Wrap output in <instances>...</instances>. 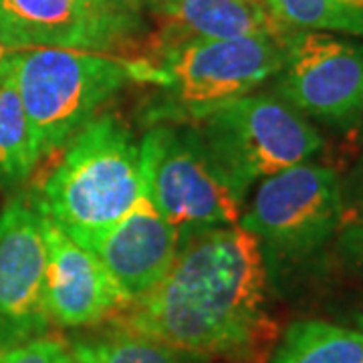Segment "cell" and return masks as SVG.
Returning <instances> with one entry per match:
<instances>
[{
  "instance_id": "1",
  "label": "cell",
  "mask_w": 363,
  "mask_h": 363,
  "mask_svg": "<svg viewBox=\"0 0 363 363\" xmlns=\"http://www.w3.org/2000/svg\"><path fill=\"white\" fill-rule=\"evenodd\" d=\"M117 313L121 331L228 362H255L277 337L267 260L240 224L184 238L162 281Z\"/></svg>"
},
{
  "instance_id": "2",
  "label": "cell",
  "mask_w": 363,
  "mask_h": 363,
  "mask_svg": "<svg viewBox=\"0 0 363 363\" xmlns=\"http://www.w3.org/2000/svg\"><path fill=\"white\" fill-rule=\"evenodd\" d=\"M289 35L198 40L154 63L125 59L131 79L150 85L142 123H196L220 105L252 93L279 73Z\"/></svg>"
},
{
  "instance_id": "3",
  "label": "cell",
  "mask_w": 363,
  "mask_h": 363,
  "mask_svg": "<svg viewBox=\"0 0 363 363\" xmlns=\"http://www.w3.org/2000/svg\"><path fill=\"white\" fill-rule=\"evenodd\" d=\"M35 194L40 210L89 250L142 194L140 143L113 116H97L65 143Z\"/></svg>"
},
{
  "instance_id": "4",
  "label": "cell",
  "mask_w": 363,
  "mask_h": 363,
  "mask_svg": "<svg viewBox=\"0 0 363 363\" xmlns=\"http://www.w3.org/2000/svg\"><path fill=\"white\" fill-rule=\"evenodd\" d=\"M0 71L18 91L40 157L59 154L131 79L121 59L49 47L4 52Z\"/></svg>"
},
{
  "instance_id": "5",
  "label": "cell",
  "mask_w": 363,
  "mask_h": 363,
  "mask_svg": "<svg viewBox=\"0 0 363 363\" xmlns=\"http://www.w3.org/2000/svg\"><path fill=\"white\" fill-rule=\"evenodd\" d=\"M233 194L245 202L259 180L311 162L319 130L274 93H248L192 123Z\"/></svg>"
},
{
  "instance_id": "6",
  "label": "cell",
  "mask_w": 363,
  "mask_h": 363,
  "mask_svg": "<svg viewBox=\"0 0 363 363\" xmlns=\"http://www.w3.org/2000/svg\"><path fill=\"white\" fill-rule=\"evenodd\" d=\"M143 192L176 228L192 234L233 226L242 202L222 178L192 123H160L140 142Z\"/></svg>"
},
{
  "instance_id": "7",
  "label": "cell",
  "mask_w": 363,
  "mask_h": 363,
  "mask_svg": "<svg viewBox=\"0 0 363 363\" xmlns=\"http://www.w3.org/2000/svg\"><path fill=\"white\" fill-rule=\"evenodd\" d=\"M238 224L257 236L269 274L313 259L341 230V176L311 162L269 176Z\"/></svg>"
},
{
  "instance_id": "8",
  "label": "cell",
  "mask_w": 363,
  "mask_h": 363,
  "mask_svg": "<svg viewBox=\"0 0 363 363\" xmlns=\"http://www.w3.org/2000/svg\"><path fill=\"white\" fill-rule=\"evenodd\" d=\"M272 89L307 119L341 130L359 123L363 119V43L319 30L291 33Z\"/></svg>"
},
{
  "instance_id": "9",
  "label": "cell",
  "mask_w": 363,
  "mask_h": 363,
  "mask_svg": "<svg viewBox=\"0 0 363 363\" xmlns=\"http://www.w3.org/2000/svg\"><path fill=\"white\" fill-rule=\"evenodd\" d=\"M45 269L40 208L33 192H21L0 212V351L49 333Z\"/></svg>"
},
{
  "instance_id": "10",
  "label": "cell",
  "mask_w": 363,
  "mask_h": 363,
  "mask_svg": "<svg viewBox=\"0 0 363 363\" xmlns=\"http://www.w3.org/2000/svg\"><path fill=\"white\" fill-rule=\"evenodd\" d=\"M140 26L138 6L87 0H0V47L116 51Z\"/></svg>"
},
{
  "instance_id": "11",
  "label": "cell",
  "mask_w": 363,
  "mask_h": 363,
  "mask_svg": "<svg viewBox=\"0 0 363 363\" xmlns=\"http://www.w3.org/2000/svg\"><path fill=\"white\" fill-rule=\"evenodd\" d=\"M40 218L47 248L45 301L52 323L89 327L123 309L125 301L97 255L77 245L43 210Z\"/></svg>"
},
{
  "instance_id": "12",
  "label": "cell",
  "mask_w": 363,
  "mask_h": 363,
  "mask_svg": "<svg viewBox=\"0 0 363 363\" xmlns=\"http://www.w3.org/2000/svg\"><path fill=\"white\" fill-rule=\"evenodd\" d=\"M180 248V236L142 190L135 204L93 245L125 305L142 298L162 281Z\"/></svg>"
},
{
  "instance_id": "13",
  "label": "cell",
  "mask_w": 363,
  "mask_h": 363,
  "mask_svg": "<svg viewBox=\"0 0 363 363\" xmlns=\"http://www.w3.org/2000/svg\"><path fill=\"white\" fill-rule=\"evenodd\" d=\"M157 30L150 35L135 61L154 63L168 52L198 40L289 35L262 0H164L152 9Z\"/></svg>"
},
{
  "instance_id": "14",
  "label": "cell",
  "mask_w": 363,
  "mask_h": 363,
  "mask_svg": "<svg viewBox=\"0 0 363 363\" xmlns=\"http://www.w3.org/2000/svg\"><path fill=\"white\" fill-rule=\"evenodd\" d=\"M269 363H363V329L319 319L285 331Z\"/></svg>"
},
{
  "instance_id": "15",
  "label": "cell",
  "mask_w": 363,
  "mask_h": 363,
  "mask_svg": "<svg viewBox=\"0 0 363 363\" xmlns=\"http://www.w3.org/2000/svg\"><path fill=\"white\" fill-rule=\"evenodd\" d=\"M40 154L13 79L0 71V188L25 186Z\"/></svg>"
},
{
  "instance_id": "16",
  "label": "cell",
  "mask_w": 363,
  "mask_h": 363,
  "mask_svg": "<svg viewBox=\"0 0 363 363\" xmlns=\"http://www.w3.org/2000/svg\"><path fill=\"white\" fill-rule=\"evenodd\" d=\"M286 28L363 37V0H267Z\"/></svg>"
},
{
  "instance_id": "17",
  "label": "cell",
  "mask_w": 363,
  "mask_h": 363,
  "mask_svg": "<svg viewBox=\"0 0 363 363\" xmlns=\"http://www.w3.org/2000/svg\"><path fill=\"white\" fill-rule=\"evenodd\" d=\"M71 350L81 363H190L180 351L130 331L77 339Z\"/></svg>"
},
{
  "instance_id": "18",
  "label": "cell",
  "mask_w": 363,
  "mask_h": 363,
  "mask_svg": "<svg viewBox=\"0 0 363 363\" xmlns=\"http://www.w3.org/2000/svg\"><path fill=\"white\" fill-rule=\"evenodd\" d=\"M0 363H81L63 339L43 335L18 347L0 351Z\"/></svg>"
},
{
  "instance_id": "19",
  "label": "cell",
  "mask_w": 363,
  "mask_h": 363,
  "mask_svg": "<svg viewBox=\"0 0 363 363\" xmlns=\"http://www.w3.org/2000/svg\"><path fill=\"white\" fill-rule=\"evenodd\" d=\"M363 224V154L341 178V228Z\"/></svg>"
},
{
  "instance_id": "20",
  "label": "cell",
  "mask_w": 363,
  "mask_h": 363,
  "mask_svg": "<svg viewBox=\"0 0 363 363\" xmlns=\"http://www.w3.org/2000/svg\"><path fill=\"white\" fill-rule=\"evenodd\" d=\"M335 252L345 269L363 272V224H350L339 230Z\"/></svg>"
},
{
  "instance_id": "21",
  "label": "cell",
  "mask_w": 363,
  "mask_h": 363,
  "mask_svg": "<svg viewBox=\"0 0 363 363\" xmlns=\"http://www.w3.org/2000/svg\"><path fill=\"white\" fill-rule=\"evenodd\" d=\"M87 2H91V4H97V6H107V4H128V2H123V0H87ZM130 6H133V4H130Z\"/></svg>"
},
{
  "instance_id": "22",
  "label": "cell",
  "mask_w": 363,
  "mask_h": 363,
  "mask_svg": "<svg viewBox=\"0 0 363 363\" xmlns=\"http://www.w3.org/2000/svg\"><path fill=\"white\" fill-rule=\"evenodd\" d=\"M355 321L359 325V329H363V301L362 305H359V309H357V313H355Z\"/></svg>"
},
{
  "instance_id": "23",
  "label": "cell",
  "mask_w": 363,
  "mask_h": 363,
  "mask_svg": "<svg viewBox=\"0 0 363 363\" xmlns=\"http://www.w3.org/2000/svg\"><path fill=\"white\" fill-rule=\"evenodd\" d=\"M164 0H147V4H150V9H156L157 4H162Z\"/></svg>"
},
{
  "instance_id": "24",
  "label": "cell",
  "mask_w": 363,
  "mask_h": 363,
  "mask_svg": "<svg viewBox=\"0 0 363 363\" xmlns=\"http://www.w3.org/2000/svg\"><path fill=\"white\" fill-rule=\"evenodd\" d=\"M123 2H128V4H133V6H138V0H123Z\"/></svg>"
},
{
  "instance_id": "25",
  "label": "cell",
  "mask_w": 363,
  "mask_h": 363,
  "mask_svg": "<svg viewBox=\"0 0 363 363\" xmlns=\"http://www.w3.org/2000/svg\"><path fill=\"white\" fill-rule=\"evenodd\" d=\"M2 57H4V49L0 47V63H2Z\"/></svg>"
}]
</instances>
